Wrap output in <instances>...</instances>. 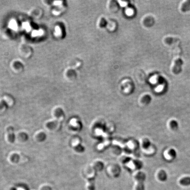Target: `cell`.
Masks as SVG:
<instances>
[{
  "label": "cell",
  "instance_id": "cell-2",
  "mask_svg": "<svg viewBox=\"0 0 190 190\" xmlns=\"http://www.w3.org/2000/svg\"><path fill=\"white\" fill-rule=\"evenodd\" d=\"M10 68L14 73L20 74L24 71V65L20 59H13L10 64Z\"/></svg>",
  "mask_w": 190,
  "mask_h": 190
},
{
  "label": "cell",
  "instance_id": "cell-22",
  "mask_svg": "<svg viewBox=\"0 0 190 190\" xmlns=\"http://www.w3.org/2000/svg\"><path fill=\"white\" fill-rule=\"evenodd\" d=\"M176 41V39H175L174 38H168L166 40V41L169 44H171V43H173V42H175Z\"/></svg>",
  "mask_w": 190,
  "mask_h": 190
},
{
  "label": "cell",
  "instance_id": "cell-9",
  "mask_svg": "<svg viewBox=\"0 0 190 190\" xmlns=\"http://www.w3.org/2000/svg\"><path fill=\"white\" fill-rule=\"evenodd\" d=\"M58 122H59V119H55L54 120L48 122L46 126L48 129L51 130L54 129L56 128V126L58 125Z\"/></svg>",
  "mask_w": 190,
  "mask_h": 190
},
{
  "label": "cell",
  "instance_id": "cell-21",
  "mask_svg": "<svg viewBox=\"0 0 190 190\" xmlns=\"http://www.w3.org/2000/svg\"><path fill=\"white\" fill-rule=\"evenodd\" d=\"M133 11L132 9H131V8H128V9H126V14L127 15H129V16H131L133 14Z\"/></svg>",
  "mask_w": 190,
  "mask_h": 190
},
{
  "label": "cell",
  "instance_id": "cell-13",
  "mask_svg": "<svg viewBox=\"0 0 190 190\" xmlns=\"http://www.w3.org/2000/svg\"><path fill=\"white\" fill-rule=\"evenodd\" d=\"M10 159L12 162L16 164L20 161V157L19 154L15 153L11 156Z\"/></svg>",
  "mask_w": 190,
  "mask_h": 190
},
{
  "label": "cell",
  "instance_id": "cell-5",
  "mask_svg": "<svg viewBox=\"0 0 190 190\" xmlns=\"http://www.w3.org/2000/svg\"><path fill=\"white\" fill-rule=\"evenodd\" d=\"M183 64V61L181 59H178L175 61V65L173 69V73L177 75L182 71V66Z\"/></svg>",
  "mask_w": 190,
  "mask_h": 190
},
{
  "label": "cell",
  "instance_id": "cell-20",
  "mask_svg": "<svg viewBox=\"0 0 190 190\" xmlns=\"http://www.w3.org/2000/svg\"><path fill=\"white\" fill-rule=\"evenodd\" d=\"M169 154L173 158H175L177 156V153L175 150L174 149H171L169 151Z\"/></svg>",
  "mask_w": 190,
  "mask_h": 190
},
{
  "label": "cell",
  "instance_id": "cell-10",
  "mask_svg": "<svg viewBox=\"0 0 190 190\" xmlns=\"http://www.w3.org/2000/svg\"><path fill=\"white\" fill-rule=\"evenodd\" d=\"M158 177L160 180L162 182H165L167 180V174L165 171H161L158 173Z\"/></svg>",
  "mask_w": 190,
  "mask_h": 190
},
{
  "label": "cell",
  "instance_id": "cell-16",
  "mask_svg": "<svg viewBox=\"0 0 190 190\" xmlns=\"http://www.w3.org/2000/svg\"><path fill=\"white\" fill-rule=\"evenodd\" d=\"M20 137L23 141H27L29 140V135L26 132H22L20 133Z\"/></svg>",
  "mask_w": 190,
  "mask_h": 190
},
{
  "label": "cell",
  "instance_id": "cell-7",
  "mask_svg": "<svg viewBox=\"0 0 190 190\" xmlns=\"http://www.w3.org/2000/svg\"><path fill=\"white\" fill-rule=\"evenodd\" d=\"M55 116L56 117V119H60L62 117H64L65 116V114L64 110L61 107L57 108L55 111Z\"/></svg>",
  "mask_w": 190,
  "mask_h": 190
},
{
  "label": "cell",
  "instance_id": "cell-15",
  "mask_svg": "<svg viewBox=\"0 0 190 190\" xmlns=\"http://www.w3.org/2000/svg\"><path fill=\"white\" fill-rule=\"evenodd\" d=\"M180 184L184 186H190V177H186L182 178L180 181Z\"/></svg>",
  "mask_w": 190,
  "mask_h": 190
},
{
  "label": "cell",
  "instance_id": "cell-8",
  "mask_svg": "<svg viewBox=\"0 0 190 190\" xmlns=\"http://www.w3.org/2000/svg\"><path fill=\"white\" fill-rule=\"evenodd\" d=\"M1 34L2 35L4 39L7 40L11 37V31L8 29L4 28L3 30L1 31Z\"/></svg>",
  "mask_w": 190,
  "mask_h": 190
},
{
  "label": "cell",
  "instance_id": "cell-6",
  "mask_svg": "<svg viewBox=\"0 0 190 190\" xmlns=\"http://www.w3.org/2000/svg\"><path fill=\"white\" fill-rule=\"evenodd\" d=\"M8 134V140L11 143H14L15 142L16 139L15 132H14V128L13 126H10L7 129Z\"/></svg>",
  "mask_w": 190,
  "mask_h": 190
},
{
  "label": "cell",
  "instance_id": "cell-14",
  "mask_svg": "<svg viewBox=\"0 0 190 190\" xmlns=\"http://www.w3.org/2000/svg\"><path fill=\"white\" fill-rule=\"evenodd\" d=\"M8 103L5 99H3L0 101V110L8 109Z\"/></svg>",
  "mask_w": 190,
  "mask_h": 190
},
{
  "label": "cell",
  "instance_id": "cell-19",
  "mask_svg": "<svg viewBox=\"0 0 190 190\" xmlns=\"http://www.w3.org/2000/svg\"><path fill=\"white\" fill-rule=\"evenodd\" d=\"M75 150L76 151V152H79V153H81L83 152L84 151V148L82 147V145L80 144H78L75 147Z\"/></svg>",
  "mask_w": 190,
  "mask_h": 190
},
{
  "label": "cell",
  "instance_id": "cell-23",
  "mask_svg": "<svg viewBox=\"0 0 190 190\" xmlns=\"http://www.w3.org/2000/svg\"><path fill=\"white\" fill-rule=\"evenodd\" d=\"M119 4L122 7H125V6L127 5V3L125 2H119Z\"/></svg>",
  "mask_w": 190,
  "mask_h": 190
},
{
  "label": "cell",
  "instance_id": "cell-18",
  "mask_svg": "<svg viewBox=\"0 0 190 190\" xmlns=\"http://www.w3.org/2000/svg\"><path fill=\"white\" fill-rule=\"evenodd\" d=\"M170 125L171 128L173 130H176L179 127V124L176 120L171 121Z\"/></svg>",
  "mask_w": 190,
  "mask_h": 190
},
{
  "label": "cell",
  "instance_id": "cell-1",
  "mask_svg": "<svg viewBox=\"0 0 190 190\" xmlns=\"http://www.w3.org/2000/svg\"><path fill=\"white\" fill-rule=\"evenodd\" d=\"M18 51L20 57L25 59H29L31 58L34 53L32 48L26 43L20 44Z\"/></svg>",
  "mask_w": 190,
  "mask_h": 190
},
{
  "label": "cell",
  "instance_id": "cell-17",
  "mask_svg": "<svg viewBox=\"0 0 190 190\" xmlns=\"http://www.w3.org/2000/svg\"><path fill=\"white\" fill-rule=\"evenodd\" d=\"M151 143L148 139H144L142 142V146L143 148L148 149L151 146Z\"/></svg>",
  "mask_w": 190,
  "mask_h": 190
},
{
  "label": "cell",
  "instance_id": "cell-3",
  "mask_svg": "<svg viewBox=\"0 0 190 190\" xmlns=\"http://www.w3.org/2000/svg\"><path fill=\"white\" fill-rule=\"evenodd\" d=\"M28 15L32 18L34 19H40L42 17L44 14L43 9L38 7H34L31 8L28 12Z\"/></svg>",
  "mask_w": 190,
  "mask_h": 190
},
{
  "label": "cell",
  "instance_id": "cell-11",
  "mask_svg": "<svg viewBox=\"0 0 190 190\" xmlns=\"http://www.w3.org/2000/svg\"><path fill=\"white\" fill-rule=\"evenodd\" d=\"M47 138V134L44 132H41L38 133L37 135V140L39 142H43L45 141Z\"/></svg>",
  "mask_w": 190,
  "mask_h": 190
},
{
  "label": "cell",
  "instance_id": "cell-4",
  "mask_svg": "<svg viewBox=\"0 0 190 190\" xmlns=\"http://www.w3.org/2000/svg\"><path fill=\"white\" fill-rule=\"evenodd\" d=\"M145 174L142 172H138L136 176L135 179L138 182L137 190H145V186L144 182L146 179Z\"/></svg>",
  "mask_w": 190,
  "mask_h": 190
},
{
  "label": "cell",
  "instance_id": "cell-12",
  "mask_svg": "<svg viewBox=\"0 0 190 190\" xmlns=\"http://www.w3.org/2000/svg\"><path fill=\"white\" fill-rule=\"evenodd\" d=\"M183 12H186L190 10V0H188L183 4L181 7Z\"/></svg>",
  "mask_w": 190,
  "mask_h": 190
}]
</instances>
